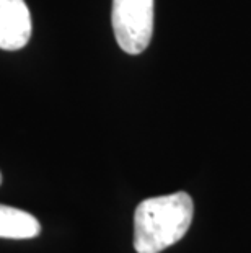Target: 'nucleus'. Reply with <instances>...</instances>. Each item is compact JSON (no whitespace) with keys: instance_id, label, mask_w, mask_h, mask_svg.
Masks as SVG:
<instances>
[{"instance_id":"obj_1","label":"nucleus","mask_w":251,"mask_h":253,"mask_svg":"<svg viewBox=\"0 0 251 253\" xmlns=\"http://www.w3.org/2000/svg\"><path fill=\"white\" fill-rule=\"evenodd\" d=\"M194 204L184 191L142 201L134 214V249L160 253L179 242L193 222Z\"/></svg>"},{"instance_id":"obj_2","label":"nucleus","mask_w":251,"mask_h":253,"mask_svg":"<svg viewBox=\"0 0 251 253\" xmlns=\"http://www.w3.org/2000/svg\"><path fill=\"white\" fill-rule=\"evenodd\" d=\"M113 31L127 54H141L153 33V0H113Z\"/></svg>"},{"instance_id":"obj_3","label":"nucleus","mask_w":251,"mask_h":253,"mask_svg":"<svg viewBox=\"0 0 251 253\" xmlns=\"http://www.w3.org/2000/svg\"><path fill=\"white\" fill-rule=\"evenodd\" d=\"M30 36L31 17L25 0H0V49L18 51Z\"/></svg>"},{"instance_id":"obj_4","label":"nucleus","mask_w":251,"mask_h":253,"mask_svg":"<svg viewBox=\"0 0 251 253\" xmlns=\"http://www.w3.org/2000/svg\"><path fill=\"white\" fill-rule=\"evenodd\" d=\"M39 232V220L33 214L0 204V239H35Z\"/></svg>"},{"instance_id":"obj_5","label":"nucleus","mask_w":251,"mask_h":253,"mask_svg":"<svg viewBox=\"0 0 251 253\" xmlns=\"http://www.w3.org/2000/svg\"><path fill=\"white\" fill-rule=\"evenodd\" d=\"M0 183H2V173H0Z\"/></svg>"}]
</instances>
